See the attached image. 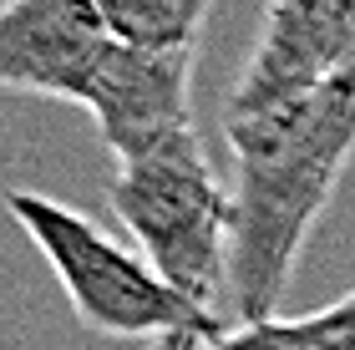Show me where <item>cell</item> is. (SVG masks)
Wrapping results in <instances>:
<instances>
[{"label": "cell", "mask_w": 355, "mask_h": 350, "mask_svg": "<svg viewBox=\"0 0 355 350\" xmlns=\"http://www.w3.org/2000/svg\"><path fill=\"white\" fill-rule=\"evenodd\" d=\"M264 330L269 350H355V290L310 315H274Z\"/></svg>", "instance_id": "cell-8"}, {"label": "cell", "mask_w": 355, "mask_h": 350, "mask_svg": "<svg viewBox=\"0 0 355 350\" xmlns=\"http://www.w3.org/2000/svg\"><path fill=\"white\" fill-rule=\"evenodd\" d=\"M96 10L122 41L178 51V46H198L208 0H96Z\"/></svg>", "instance_id": "cell-7"}, {"label": "cell", "mask_w": 355, "mask_h": 350, "mask_svg": "<svg viewBox=\"0 0 355 350\" xmlns=\"http://www.w3.org/2000/svg\"><path fill=\"white\" fill-rule=\"evenodd\" d=\"M10 218L31 234L41 259L51 264L56 284L71 299V315L92 335L107 340H163V335H208L218 340L229 325L218 315L193 305L148 264L142 249H127L92 224L87 213L67 203L15 188L10 193Z\"/></svg>", "instance_id": "cell-3"}, {"label": "cell", "mask_w": 355, "mask_h": 350, "mask_svg": "<svg viewBox=\"0 0 355 350\" xmlns=\"http://www.w3.org/2000/svg\"><path fill=\"white\" fill-rule=\"evenodd\" d=\"M193 61L198 46L163 51V46L117 41L82 102L117 163L193 132Z\"/></svg>", "instance_id": "cell-6"}, {"label": "cell", "mask_w": 355, "mask_h": 350, "mask_svg": "<svg viewBox=\"0 0 355 350\" xmlns=\"http://www.w3.org/2000/svg\"><path fill=\"white\" fill-rule=\"evenodd\" d=\"M234 148L229 295L239 325L274 320L315 218L355 152V61L330 82L254 117H223Z\"/></svg>", "instance_id": "cell-1"}, {"label": "cell", "mask_w": 355, "mask_h": 350, "mask_svg": "<svg viewBox=\"0 0 355 350\" xmlns=\"http://www.w3.org/2000/svg\"><path fill=\"white\" fill-rule=\"evenodd\" d=\"M203 350H269V330H264V320L259 325H234L218 340H208Z\"/></svg>", "instance_id": "cell-9"}, {"label": "cell", "mask_w": 355, "mask_h": 350, "mask_svg": "<svg viewBox=\"0 0 355 350\" xmlns=\"http://www.w3.org/2000/svg\"><path fill=\"white\" fill-rule=\"evenodd\" d=\"M208 335H163V340H153L148 350H203Z\"/></svg>", "instance_id": "cell-10"}, {"label": "cell", "mask_w": 355, "mask_h": 350, "mask_svg": "<svg viewBox=\"0 0 355 350\" xmlns=\"http://www.w3.org/2000/svg\"><path fill=\"white\" fill-rule=\"evenodd\" d=\"M107 203L157 274L214 315L229 290L234 188L214 173L198 127L122 157L107 183Z\"/></svg>", "instance_id": "cell-2"}, {"label": "cell", "mask_w": 355, "mask_h": 350, "mask_svg": "<svg viewBox=\"0 0 355 350\" xmlns=\"http://www.w3.org/2000/svg\"><path fill=\"white\" fill-rule=\"evenodd\" d=\"M355 61V0H269L259 46L244 61L223 117L295 102Z\"/></svg>", "instance_id": "cell-4"}, {"label": "cell", "mask_w": 355, "mask_h": 350, "mask_svg": "<svg viewBox=\"0 0 355 350\" xmlns=\"http://www.w3.org/2000/svg\"><path fill=\"white\" fill-rule=\"evenodd\" d=\"M117 41L122 36L107 26L96 0H6L0 82L10 91L61 97L82 107Z\"/></svg>", "instance_id": "cell-5"}]
</instances>
